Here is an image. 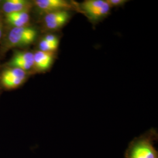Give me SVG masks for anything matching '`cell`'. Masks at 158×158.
I'll return each instance as SVG.
<instances>
[{
  "instance_id": "1",
  "label": "cell",
  "mask_w": 158,
  "mask_h": 158,
  "mask_svg": "<svg viewBox=\"0 0 158 158\" xmlns=\"http://www.w3.org/2000/svg\"><path fill=\"white\" fill-rule=\"evenodd\" d=\"M156 130H149L130 142L124 153V158H158V152L154 146L158 141Z\"/></svg>"
},
{
  "instance_id": "2",
  "label": "cell",
  "mask_w": 158,
  "mask_h": 158,
  "mask_svg": "<svg viewBox=\"0 0 158 158\" xmlns=\"http://www.w3.org/2000/svg\"><path fill=\"white\" fill-rule=\"evenodd\" d=\"M36 36V31L28 27L13 28L7 36L9 47L25 46L32 44Z\"/></svg>"
},
{
  "instance_id": "3",
  "label": "cell",
  "mask_w": 158,
  "mask_h": 158,
  "mask_svg": "<svg viewBox=\"0 0 158 158\" xmlns=\"http://www.w3.org/2000/svg\"><path fill=\"white\" fill-rule=\"evenodd\" d=\"M83 11L93 20H98L110 13L111 7L104 0H87L81 5Z\"/></svg>"
},
{
  "instance_id": "4",
  "label": "cell",
  "mask_w": 158,
  "mask_h": 158,
  "mask_svg": "<svg viewBox=\"0 0 158 158\" xmlns=\"http://www.w3.org/2000/svg\"><path fill=\"white\" fill-rule=\"evenodd\" d=\"M70 17V14L66 10L48 13L44 18L46 27L51 30L60 28L67 23Z\"/></svg>"
},
{
  "instance_id": "5",
  "label": "cell",
  "mask_w": 158,
  "mask_h": 158,
  "mask_svg": "<svg viewBox=\"0 0 158 158\" xmlns=\"http://www.w3.org/2000/svg\"><path fill=\"white\" fill-rule=\"evenodd\" d=\"M34 4L42 11L46 14L52 12L66 10L72 8V6L64 0H36Z\"/></svg>"
},
{
  "instance_id": "6",
  "label": "cell",
  "mask_w": 158,
  "mask_h": 158,
  "mask_svg": "<svg viewBox=\"0 0 158 158\" xmlns=\"http://www.w3.org/2000/svg\"><path fill=\"white\" fill-rule=\"evenodd\" d=\"M31 8V2L25 0H8L2 6V10L6 15L19 12H28Z\"/></svg>"
},
{
  "instance_id": "7",
  "label": "cell",
  "mask_w": 158,
  "mask_h": 158,
  "mask_svg": "<svg viewBox=\"0 0 158 158\" xmlns=\"http://www.w3.org/2000/svg\"><path fill=\"white\" fill-rule=\"evenodd\" d=\"M34 68L39 71H45L50 68L53 60V53L36 51L34 53Z\"/></svg>"
},
{
  "instance_id": "8",
  "label": "cell",
  "mask_w": 158,
  "mask_h": 158,
  "mask_svg": "<svg viewBox=\"0 0 158 158\" xmlns=\"http://www.w3.org/2000/svg\"><path fill=\"white\" fill-rule=\"evenodd\" d=\"M27 72L19 68H9L4 70L0 76L1 81L9 79H26Z\"/></svg>"
},
{
  "instance_id": "9",
  "label": "cell",
  "mask_w": 158,
  "mask_h": 158,
  "mask_svg": "<svg viewBox=\"0 0 158 158\" xmlns=\"http://www.w3.org/2000/svg\"><path fill=\"white\" fill-rule=\"evenodd\" d=\"M10 61H20L29 63L34 64V53L31 52H17V53H15L14 56L12 57Z\"/></svg>"
},
{
  "instance_id": "10",
  "label": "cell",
  "mask_w": 158,
  "mask_h": 158,
  "mask_svg": "<svg viewBox=\"0 0 158 158\" xmlns=\"http://www.w3.org/2000/svg\"><path fill=\"white\" fill-rule=\"evenodd\" d=\"M58 46L59 42L52 43L47 42L45 40H42L40 42L39 48L40 51L42 52L53 53V52L56 51Z\"/></svg>"
},
{
  "instance_id": "11",
  "label": "cell",
  "mask_w": 158,
  "mask_h": 158,
  "mask_svg": "<svg viewBox=\"0 0 158 158\" xmlns=\"http://www.w3.org/2000/svg\"><path fill=\"white\" fill-rule=\"evenodd\" d=\"M25 81V79H13L1 81L2 85L8 89H15L20 86Z\"/></svg>"
},
{
  "instance_id": "12",
  "label": "cell",
  "mask_w": 158,
  "mask_h": 158,
  "mask_svg": "<svg viewBox=\"0 0 158 158\" xmlns=\"http://www.w3.org/2000/svg\"><path fill=\"white\" fill-rule=\"evenodd\" d=\"M106 1L111 8L123 6L127 2V1L125 0H106Z\"/></svg>"
},
{
  "instance_id": "13",
  "label": "cell",
  "mask_w": 158,
  "mask_h": 158,
  "mask_svg": "<svg viewBox=\"0 0 158 158\" xmlns=\"http://www.w3.org/2000/svg\"><path fill=\"white\" fill-rule=\"evenodd\" d=\"M43 40H45L46 41L49 42H52V43L59 42V40L56 36H55V35H52V34L47 35Z\"/></svg>"
},
{
  "instance_id": "14",
  "label": "cell",
  "mask_w": 158,
  "mask_h": 158,
  "mask_svg": "<svg viewBox=\"0 0 158 158\" xmlns=\"http://www.w3.org/2000/svg\"><path fill=\"white\" fill-rule=\"evenodd\" d=\"M2 35V23L0 20V39L1 38Z\"/></svg>"
}]
</instances>
